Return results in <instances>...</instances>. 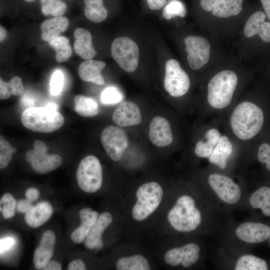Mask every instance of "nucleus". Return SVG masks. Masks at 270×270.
<instances>
[{"instance_id": "f257e3e1", "label": "nucleus", "mask_w": 270, "mask_h": 270, "mask_svg": "<svg viewBox=\"0 0 270 270\" xmlns=\"http://www.w3.org/2000/svg\"><path fill=\"white\" fill-rule=\"evenodd\" d=\"M226 126L228 135L236 142L248 143L262 130L264 113L255 102L244 100L228 111Z\"/></svg>"}, {"instance_id": "f03ea898", "label": "nucleus", "mask_w": 270, "mask_h": 270, "mask_svg": "<svg viewBox=\"0 0 270 270\" xmlns=\"http://www.w3.org/2000/svg\"><path fill=\"white\" fill-rule=\"evenodd\" d=\"M236 74L223 70L213 76L207 85L206 109L213 113H224L232 108L238 84Z\"/></svg>"}, {"instance_id": "7ed1b4c3", "label": "nucleus", "mask_w": 270, "mask_h": 270, "mask_svg": "<svg viewBox=\"0 0 270 270\" xmlns=\"http://www.w3.org/2000/svg\"><path fill=\"white\" fill-rule=\"evenodd\" d=\"M21 122L28 129L35 132L50 133L60 128L64 124L63 116L48 105L31 106L24 110L21 115Z\"/></svg>"}, {"instance_id": "20e7f679", "label": "nucleus", "mask_w": 270, "mask_h": 270, "mask_svg": "<svg viewBox=\"0 0 270 270\" xmlns=\"http://www.w3.org/2000/svg\"><path fill=\"white\" fill-rule=\"evenodd\" d=\"M168 219L176 230L189 232L195 230L200 224L202 216L195 206V202L188 196H182L169 211Z\"/></svg>"}, {"instance_id": "39448f33", "label": "nucleus", "mask_w": 270, "mask_h": 270, "mask_svg": "<svg viewBox=\"0 0 270 270\" xmlns=\"http://www.w3.org/2000/svg\"><path fill=\"white\" fill-rule=\"evenodd\" d=\"M163 196L161 186L156 182L140 186L136 190L137 201L132 210V216L136 220L146 219L159 206Z\"/></svg>"}, {"instance_id": "423d86ee", "label": "nucleus", "mask_w": 270, "mask_h": 270, "mask_svg": "<svg viewBox=\"0 0 270 270\" xmlns=\"http://www.w3.org/2000/svg\"><path fill=\"white\" fill-rule=\"evenodd\" d=\"M79 187L88 193L96 192L100 188L102 182V172L98 159L89 155L80 162L76 172Z\"/></svg>"}, {"instance_id": "0eeeda50", "label": "nucleus", "mask_w": 270, "mask_h": 270, "mask_svg": "<svg viewBox=\"0 0 270 270\" xmlns=\"http://www.w3.org/2000/svg\"><path fill=\"white\" fill-rule=\"evenodd\" d=\"M111 54L114 60L126 72H132L137 68L139 48L131 38L122 36L114 39L111 46Z\"/></svg>"}, {"instance_id": "6e6552de", "label": "nucleus", "mask_w": 270, "mask_h": 270, "mask_svg": "<svg viewBox=\"0 0 270 270\" xmlns=\"http://www.w3.org/2000/svg\"><path fill=\"white\" fill-rule=\"evenodd\" d=\"M33 146V149L26 153L25 158L34 171L40 174H46L60 166L62 162L61 156L56 154H48V148L43 142L36 140Z\"/></svg>"}, {"instance_id": "1a4fd4ad", "label": "nucleus", "mask_w": 270, "mask_h": 270, "mask_svg": "<svg viewBox=\"0 0 270 270\" xmlns=\"http://www.w3.org/2000/svg\"><path fill=\"white\" fill-rule=\"evenodd\" d=\"M164 84L166 90L174 98L185 95L190 86L188 74L174 59H170L166 62Z\"/></svg>"}, {"instance_id": "9d476101", "label": "nucleus", "mask_w": 270, "mask_h": 270, "mask_svg": "<svg viewBox=\"0 0 270 270\" xmlns=\"http://www.w3.org/2000/svg\"><path fill=\"white\" fill-rule=\"evenodd\" d=\"M100 140L106 154L114 161H118L122 158L128 146L126 132L114 126H107L103 130Z\"/></svg>"}, {"instance_id": "9b49d317", "label": "nucleus", "mask_w": 270, "mask_h": 270, "mask_svg": "<svg viewBox=\"0 0 270 270\" xmlns=\"http://www.w3.org/2000/svg\"><path fill=\"white\" fill-rule=\"evenodd\" d=\"M187 60L190 67L198 70L206 64L210 59V45L204 38L197 36H189L184 40Z\"/></svg>"}, {"instance_id": "f8f14e48", "label": "nucleus", "mask_w": 270, "mask_h": 270, "mask_svg": "<svg viewBox=\"0 0 270 270\" xmlns=\"http://www.w3.org/2000/svg\"><path fill=\"white\" fill-rule=\"evenodd\" d=\"M208 182L218 198L228 204H235L240 200L241 190L240 186L230 177L218 173L210 174Z\"/></svg>"}, {"instance_id": "ddd939ff", "label": "nucleus", "mask_w": 270, "mask_h": 270, "mask_svg": "<svg viewBox=\"0 0 270 270\" xmlns=\"http://www.w3.org/2000/svg\"><path fill=\"white\" fill-rule=\"evenodd\" d=\"M200 252V247L196 244L190 243L166 252L164 254V260L168 264L172 266L181 264L184 267L188 268L198 260Z\"/></svg>"}, {"instance_id": "4468645a", "label": "nucleus", "mask_w": 270, "mask_h": 270, "mask_svg": "<svg viewBox=\"0 0 270 270\" xmlns=\"http://www.w3.org/2000/svg\"><path fill=\"white\" fill-rule=\"evenodd\" d=\"M113 122L121 127L138 125L142 122V114L138 105L132 102H121L114 110Z\"/></svg>"}, {"instance_id": "2eb2a0df", "label": "nucleus", "mask_w": 270, "mask_h": 270, "mask_svg": "<svg viewBox=\"0 0 270 270\" xmlns=\"http://www.w3.org/2000/svg\"><path fill=\"white\" fill-rule=\"evenodd\" d=\"M236 234L240 240L246 242L260 243L270 237V228L260 222H246L236 228Z\"/></svg>"}, {"instance_id": "dca6fc26", "label": "nucleus", "mask_w": 270, "mask_h": 270, "mask_svg": "<svg viewBox=\"0 0 270 270\" xmlns=\"http://www.w3.org/2000/svg\"><path fill=\"white\" fill-rule=\"evenodd\" d=\"M148 136L151 142L159 147L169 146L173 141V135L168 121L160 116H154L150 124Z\"/></svg>"}, {"instance_id": "f3484780", "label": "nucleus", "mask_w": 270, "mask_h": 270, "mask_svg": "<svg viewBox=\"0 0 270 270\" xmlns=\"http://www.w3.org/2000/svg\"><path fill=\"white\" fill-rule=\"evenodd\" d=\"M55 242L56 236L52 230H48L44 232L40 245L34 254V264L36 269L43 270L50 261L54 254Z\"/></svg>"}, {"instance_id": "a211bd4d", "label": "nucleus", "mask_w": 270, "mask_h": 270, "mask_svg": "<svg viewBox=\"0 0 270 270\" xmlns=\"http://www.w3.org/2000/svg\"><path fill=\"white\" fill-rule=\"evenodd\" d=\"M236 143L228 134H222L214 151L208 158L210 163L220 169H224L236 148Z\"/></svg>"}, {"instance_id": "6ab92c4d", "label": "nucleus", "mask_w": 270, "mask_h": 270, "mask_svg": "<svg viewBox=\"0 0 270 270\" xmlns=\"http://www.w3.org/2000/svg\"><path fill=\"white\" fill-rule=\"evenodd\" d=\"M266 14L257 11L248 18L244 29V35L251 38L258 34L265 42H270V22H265Z\"/></svg>"}, {"instance_id": "aec40b11", "label": "nucleus", "mask_w": 270, "mask_h": 270, "mask_svg": "<svg viewBox=\"0 0 270 270\" xmlns=\"http://www.w3.org/2000/svg\"><path fill=\"white\" fill-rule=\"evenodd\" d=\"M222 133L216 126L207 127L202 137L198 140L194 146L196 156L208 158L219 142Z\"/></svg>"}, {"instance_id": "412c9836", "label": "nucleus", "mask_w": 270, "mask_h": 270, "mask_svg": "<svg viewBox=\"0 0 270 270\" xmlns=\"http://www.w3.org/2000/svg\"><path fill=\"white\" fill-rule=\"evenodd\" d=\"M112 221V217L108 212H104L98 217L86 237L85 246L88 249H100L103 246L102 234Z\"/></svg>"}, {"instance_id": "4be33fe9", "label": "nucleus", "mask_w": 270, "mask_h": 270, "mask_svg": "<svg viewBox=\"0 0 270 270\" xmlns=\"http://www.w3.org/2000/svg\"><path fill=\"white\" fill-rule=\"evenodd\" d=\"M105 66L106 63L103 61L86 60L78 66L79 76L84 81L102 85L104 80L101 74V72Z\"/></svg>"}, {"instance_id": "5701e85b", "label": "nucleus", "mask_w": 270, "mask_h": 270, "mask_svg": "<svg viewBox=\"0 0 270 270\" xmlns=\"http://www.w3.org/2000/svg\"><path fill=\"white\" fill-rule=\"evenodd\" d=\"M76 40L74 43L75 52L84 60H90L96 54L92 44V36L90 32L83 28H79L74 30Z\"/></svg>"}, {"instance_id": "b1692460", "label": "nucleus", "mask_w": 270, "mask_h": 270, "mask_svg": "<svg viewBox=\"0 0 270 270\" xmlns=\"http://www.w3.org/2000/svg\"><path fill=\"white\" fill-rule=\"evenodd\" d=\"M68 24V18L62 16H54L44 20L40 26L42 40L50 42L66 31Z\"/></svg>"}, {"instance_id": "393cba45", "label": "nucleus", "mask_w": 270, "mask_h": 270, "mask_svg": "<svg viewBox=\"0 0 270 270\" xmlns=\"http://www.w3.org/2000/svg\"><path fill=\"white\" fill-rule=\"evenodd\" d=\"M52 208L47 202H42L32 206L26 213L24 219L28 225L32 228H38L42 225L51 216Z\"/></svg>"}, {"instance_id": "a878e982", "label": "nucleus", "mask_w": 270, "mask_h": 270, "mask_svg": "<svg viewBox=\"0 0 270 270\" xmlns=\"http://www.w3.org/2000/svg\"><path fill=\"white\" fill-rule=\"evenodd\" d=\"M82 224L71 234V238L76 243H80L86 237L92 226L97 220L98 212L90 208H84L79 212Z\"/></svg>"}, {"instance_id": "bb28decb", "label": "nucleus", "mask_w": 270, "mask_h": 270, "mask_svg": "<svg viewBox=\"0 0 270 270\" xmlns=\"http://www.w3.org/2000/svg\"><path fill=\"white\" fill-rule=\"evenodd\" d=\"M74 110L80 116L92 118L99 112L98 105L92 98L82 95H76L74 99Z\"/></svg>"}, {"instance_id": "cd10ccee", "label": "nucleus", "mask_w": 270, "mask_h": 270, "mask_svg": "<svg viewBox=\"0 0 270 270\" xmlns=\"http://www.w3.org/2000/svg\"><path fill=\"white\" fill-rule=\"evenodd\" d=\"M85 4L84 14L90 21L99 23L108 16V11L103 4V0H84Z\"/></svg>"}, {"instance_id": "c85d7f7f", "label": "nucleus", "mask_w": 270, "mask_h": 270, "mask_svg": "<svg viewBox=\"0 0 270 270\" xmlns=\"http://www.w3.org/2000/svg\"><path fill=\"white\" fill-rule=\"evenodd\" d=\"M243 0H221L212 11L218 18H226L240 14Z\"/></svg>"}, {"instance_id": "c756f323", "label": "nucleus", "mask_w": 270, "mask_h": 270, "mask_svg": "<svg viewBox=\"0 0 270 270\" xmlns=\"http://www.w3.org/2000/svg\"><path fill=\"white\" fill-rule=\"evenodd\" d=\"M250 206L261 209L266 216H270V188L262 186L256 190L250 198Z\"/></svg>"}, {"instance_id": "7c9ffc66", "label": "nucleus", "mask_w": 270, "mask_h": 270, "mask_svg": "<svg viewBox=\"0 0 270 270\" xmlns=\"http://www.w3.org/2000/svg\"><path fill=\"white\" fill-rule=\"evenodd\" d=\"M116 268L118 270H149L150 266L144 256L136 254L118 259Z\"/></svg>"}, {"instance_id": "2f4dec72", "label": "nucleus", "mask_w": 270, "mask_h": 270, "mask_svg": "<svg viewBox=\"0 0 270 270\" xmlns=\"http://www.w3.org/2000/svg\"><path fill=\"white\" fill-rule=\"evenodd\" d=\"M48 43L55 50V58L58 62H66L71 56L72 50L68 38L60 36Z\"/></svg>"}, {"instance_id": "473e14b6", "label": "nucleus", "mask_w": 270, "mask_h": 270, "mask_svg": "<svg viewBox=\"0 0 270 270\" xmlns=\"http://www.w3.org/2000/svg\"><path fill=\"white\" fill-rule=\"evenodd\" d=\"M268 266L264 260L252 254H244L237 260L236 270H267Z\"/></svg>"}, {"instance_id": "72a5a7b5", "label": "nucleus", "mask_w": 270, "mask_h": 270, "mask_svg": "<svg viewBox=\"0 0 270 270\" xmlns=\"http://www.w3.org/2000/svg\"><path fill=\"white\" fill-rule=\"evenodd\" d=\"M41 11L45 16H62L66 10V4L62 0H40Z\"/></svg>"}, {"instance_id": "f704fd0d", "label": "nucleus", "mask_w": 270, "mask_h": 270, "mask_svg": "<svg viewBox=\"0 0 270 270\" xmlns=\"http://www.w3.org/2000/svg\"><path fill=\"white\" fill-rule=\"evenodd\" d=\"M124 98L122 92L115 86L104 88L100 94V102L104 105H114L121 102Z\"/></svg>"}, {"instance_id": "c9c22d12", "label": "nucleus", "mask_w": 270, "mask_h": 270, "mask_svg": "<svg viewBox=\"0 0 270 270\" xmlns=\"http://www.w3.org/2000/svg\"><path fill=\"white\" fill-rule=\"evenodd\" d=\"M186 11L184 4L178 0L170 1L164 8L162 16L167 20L176 16L184 17Z\"/></svg>"}, {"instance_id": "e433bc0d", "label": "nucleus", "mask_w": 270, "mask_h": 270, "mask_svg": "<svg viewBox=\"0 0 270 270\" xmlns=\"http://www.w3.org/2000/svg\"><path fill=\"white\" fill-rule=\"evenodd\" d=\"M16 202L12 194L10 193L4 194L0 200V210L5 218H10L14 216Z\"/></svg>"}, {"instance_id": "4c0bfd02", "label": "nucleus", "mask_w": 270, "mask_h": 270, "mask_svg": "<svg viewBox=\"0 0 270 270\" xmlns=\"http://www.w3.org/2000/svg\"><path fill=\"white\" fill-rule=\"evenodd\" d=\"M10 144L2 136H0V168H6L10 162L13 152Z\"/></svg>"}, {"instance_id": "58836bf2", "label": "nucleus", "mask_w": 270, "mask_h": 270, "mask_svg": "<svg viewBox=\"0 0 270 270\" xmlns=\"http://www.w3.org/2000/svg\"><path fill=\"white\" fill-rule=\"evenodd\" d=\"M64 79V75L60 70H57L54 72L50 83V93L52 96H57L60 94L63 86Z\"/></svg>"}, {"instance_id": "ea45409f", "label": "nucleus", "mask_w": 270, "mask_h": 270, "mask_svg": "<svg viewBox=\"0 0 270 270\" xmlns=\"http://www.w3.org/2000/svg\"><path fill=\"white\" fill-rule=\"evenodd\" d=\"M257 156L258 161L265 164L266 169L270 172V144H262L258 147Z\"/></svg>"}, {"instance_id": "a19ab883", "label": "nucleus", "mask_w": 270, "mask_h": 270, "mask_svg": "<svg viewBox=\"0 0 270 270\" xmlns=\"http://www.w3.org/2000/svg\"><path fill=\"white\" fill-rule=\"evenodd\" d=\"M12 94L18 96L21 95L24 91V86L21 78L18 76L13 77L8 82Z\"/></svg>"}, {"instance_id": "79ce46f5", "label": "nucleus", "mask_w": 270, "mask_h": 270, "mask_svg": "<svg viewBox=\"0 0 270 270\" xmlns=\"http://www.w3.org/2000/svg\"><path fill=\"white\" fill-rule=\"evenodd\" d=\"M12 92L9 88L8 82H4L2 78L0 79V98L5 100L9 98Z\"/></svg>"}, {"instance_id": "37998d69", "label": "nucleus", "mask_w": 270, "mask_h": 270, "mask_svg": "<svg viewBox=\"0 0 270 270\" xmlns=\"http://www.w3.org/2000/svg\"><path fill=\"white\" fill-rule=\"evenodd\" d=\"M32 202L28 199L20 200L16 205V208L20 212L26 213L32 207Z\"/></svg>"}, {"instance_id": "c03bdc74", "label": "nucleus", "mask_w": 270, "mask_h": 270, "mask_svg": "<svg viewBox=\"0 0 270 270\" xmlns=\"http://www.w3.org/2000/svg\"><path fill=\"white\" fill-rule=\"evenodd\" d=\"M221 0H200L202 8L206 12H211Z\"/></svg>"}, {"instance_id": "a18cd8bd", "label": "nucleus", "mask_w": 270, "mask_h": 270, "mask_svg": "<svg viewBox=\"0 0 270 270\" xmlns=\"http://www.w3.org/2000/svg\"><path fill=\"white\" fill-rule=\"evenodd\" d=\"M86 267L84 262L80 259L72 261L68 265V270H84Z\"/></svg>"}, {"instance_id": "49530a36", "label": "nucleus", "mask_w": 270, "mask_h": 270, "mask_svg": "<svg viewBox=\"0 0 270 270\" xmlns=\"http://www.w3.org/2000/svg\"><path fill=\"white\" fill-rule=\"evenodd\" d=\"M39 191L34 188H28L25 192L26 198L31 202L36 200L39 197Z\"/></svg>"}, {"instance_id": "de8ad7c7", "label": "nucleus", "mask_w": 270, "mask_h": 270, "mask_svg": "<svg viewBox=\"0 0 270 270\" xmlns=\"http://www.w3.org/2000/svg\"><path fill=\"white\" fill-rule=\"evenodd\" d=\"M147 4L152 10H158L162 8L166 0H146Z\"/></svg>"}, {"instance_id": "09e8293b", "label": "nucleus", "mask_w": 270, "mask_h": 270, "mask_svg": "<svg viewBox=\"0 0 270 270\" xmlns=\"http://www.w3.org/2000/svg\"><path fill=\"white\" fill-rule=\"evenodd\" d=\"M14 240L11 238H6L0 240V252H4L9 249L14 244Z\"/></svg>"}, {"instance_id": "8fccbe9b", "label": "nucleus", "mask_w": 270, "mask_h": 270, "mask_svg": "<svg viewBox=\"0 0 270 270\" xmlns=\"http://www.w3.org/2000/svg\"><path fill=\"white\" fill-rule=\"evenodd\" d=\"M44 270H60L62 266L60 264L56 261H50L48 263L43 269Z\"/></svg>"}, {"instance_id": "3c124183", "label": "nucleus", "mask_w": 270, "mask_h": 270, "mask_svg": "<svg viewBox=\"0 0 270 270\" xmlns=\"http://www.w3.org/2000/svg\"><path fill=\"white\" fill-rule=\"evenodd\" d=\"M265 14L270 20V0H260Z\"/></svg>"}, {"instance_id": "603ef678", "label": "nucleus", "mask_w": 270, "mask_h": 270, "mask_svg": "<svg viewBox=\"0 0 270 270\" xmlns=\"http://www.w3.org/2000/svg\"><path fill=\"white\" fill-rule=\"evenodd\" d=\"M6 37V29L2 26H0V42H3Z\"/></svg>"}, {"instance_id": "864d4df0", "label": "nucleus", "mask_w": 270, "mask_h": 270, "mask_svg": "<svg viewBox=\"0 0 270 270\" xmlns=\"http://www.w3.org/2000/svg\"><path fill=\"white\" fill-rule=\"evenodd\" d=\"M22 99L24 104H25L26 105L30 106V107H31V105L33 104L34 102L33 99L26 96H24V98Z\"/></svg>"}, {"instance_id": "5fc2aeb1", "label": "nucleus", "mask_w": 270, "mask_h": 270, "mask_svg": "<svg viewBox=\"0 0 270 270\" xmlns=\"http://www.w3.org/2000/svg\"><path fill=\"white\" fill-rule=\"evenodd\" d=\"M12 152L13 154L16 152V148H14V147H12Z\"/></svg>"}, {"instance_id": "6e6d98bb", "label": "nucleus", "mask_w": 270, "mask_h": 270, "mask_svg": "<svg viewBox=\"0 0 270 270\" xmlns=\"http://www.w3.org/2000/svg\"><path fill=\"white\" fill-rule=\"evenodd\" d=\"M24 0L28 2H34L35 0Z\"/></svg>"}, {"instance_id": "4d7b16f0", "label": "nucleus", "mask_w": 270, "mask_h": 270, "mask_svg": "<svg viewBox=\"0 0 270 270\" xmlns=\"http://www.w3.org/2000/svg\"><path fill=\"white\" fill-rule=\"evenodd\" d=\"M269 238H270V237H269Z\"/></svg>"}]
</instances>
